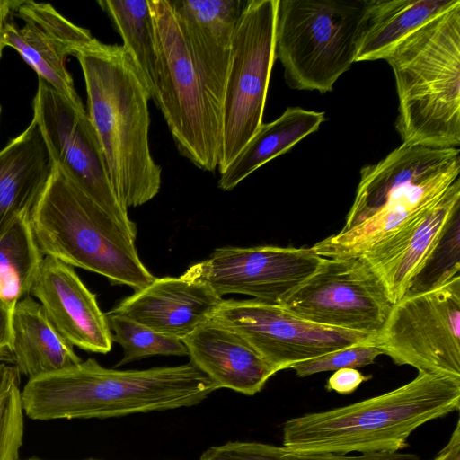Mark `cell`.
<instances>
[{
  "label": "cell",
  "instance_id": "8992f818",
  "mask_svg": "<svg viewBox=\"0 0 460 460\" xmlns=\"http://www.w3.org/2000/svg\"><path fill=\"white\" fill-rule=\"evenodd\" d=\"M30 221L45 256L135 291L155 278L141 261L136 238L55 165Z\"/></svg>",
  "mask_w": 460,
  "mask_h": 460
},
{
  "label": "cell",
  "instance_id": "d590c367",
  "mask_svg": "<svg viewBox=\"0 0 460 460\" xmlns=\"http://www.w3.org/2000/svg\"><path fill=\"white\" fill-rule=\"evenodd\" d=\"M23 460H43V459H40V458H38V457H30V458H27V459H23ZM88 460H96V459H88Z\"/></svg>",
  "mask_w": 460,
  "mask_h": 460
},
{
  "label": "cell",
  "instance_id": "277c9868",
  "mask_svg": "<svg viewBox=\"0 0 460 460\" xmlns=\"http://www.w3.org/2000/svg\"><path fill=\"white\" fill-rule=\"evenodd\" d=\"M459 407L460 377L419 371L411 381L385 394L288 420L282 446L312 454L398 452L418 428Z\"/></svg>",
  "mask_w": 460,
  "mask_h": 460
},
{
  "label": "cell",
  "instance_id": "7c38bea8",
  "mask_svg": "<svg viewBox=\"0 0 460 460\" xmlns=\"http://www.w3.org/2000/svg\"><path fill=\"white\" fill-rule=\"evenodd\" d=\"M321 325L377 336L394 304L362 257L325 258L282 305Z\"/></svg>",
  "mask_w": 460,
  "mask_h": 460
},
{
  "label": "cell",
  "instance_id": "8fae6325",
  "mask_svg": "<svg viewBox=\"0 0 460 460\" xmlns=\"http://www.w3.org/2000/svg\"><path fill=\"white\" fill-rule=\"evenodd\" d=\"M32 108L54 165L136 238V224L113 190L100 140L84 105L72 103L39 78Z\"/></svg>",
  "mask_w": 460,
  "mask_h": 460
},
{
  "label": "cell",
  "instance_id": "7402d4cb",
  "mask_svg": "<svg viewBox=\"0 0 460 460\" xmlns=\"http://www.w3.org/2000/svg\"><path fill=\"white\" fill-rule=\"evenodd\" d=\"M11 355L13 366L29 379L82 361L49 322L40 304L30 296L20 299L14 307Z\"/></svg>",
  "mask_w": 460,
  "mask_h": 460
},
{
  "label": "cell",
  "instance_id": "d6986e66",
  "mask_svg": "<svg viewBox=\"0 0 460 460\" xmlns=\"http://www.w3.org/2000/svg\"><path fill=\"white\" fill-rule=\"evenodd\" d=\"M200 75L222 116L232 41L248 0H170Z\"/></svg>",
  "mask_w": 460,
  "mask_h": 460
},
{
  "label": "cell",
  "instance_id": "ffe728a7",
  "mask_svg": "<svg viewBox=\"0 0 460 460\" xmlns=\"http://www.w3.org/2000/svg\"><path fill=\"white\" fill-rule=\"evenodd\" d=\"M190 363L217 387L245 395L262 390L276 371L243 338L208 319L182 339Z\"/></svg>",
  "mask_w": 460,
  "mask_h": 460
},
{
  "label": "cell",
  "instance_id": "603a6c76",
  "mask_svg": "<svg viewBox=\"0 0 460 460\" xmlns=\"http://www.w3.org/2000/svg\"><path fill=\"white\" fill-rule=\"evenodd\" d=\"M459 0H366L355 62L384 59L403 39Z\"/></svg>",
  "mask_w": 460,
  "mask_h": 460
},
{
  "label": "cell",
  "instance_id": "836d02e7",
  "mask_svg": "<svg viewBox=\"0 0 460 460\" xmlns=\"http://www.w3.org/2000/svg\"><path fill=\"white\" fill-rule=\"evenodd\" d=\"M432 460H460V420L458 419L455 429L447 445Z\"/></svg>",
  "mask_w": 460,
  "mask_h": 460
},
{
  "label": "cell",
  "instance_id": "f1b7e54d",
  "mask_svg": "<svg viewBox=\"0 0 460 460\" xmlns=\"http://www.w3.org/2000/svg\"><path fill=\"white\" fill-rule=\"evenodd\" d=\"M460 208L446 228L426 262L414 277L404 296L437 288L460 275Z\"/></svg>",
  "mask_w": 460,
  "mask_h": 460
},
{
  "label": "cell",
  "instance_id": "ac0fdd59",
  "mask_svg": "<svg viewBox=\"0 0 460 460\" xmlns=\"http://www.w3.org/2000/svg\"><path fill=\"white\" fill-rule=\"evenodd\" d=\"M458 208L459 179L429 212L361 255L382 281L394 305L404 296Z\"/></svg>",
  "mask_w": 460,
  "mask_h": 460
},
{
  "label": "cell",
  "instance_id": "1f68e13d",
  "mask_svg": "<svg viewBox=\"0 0 460 460\" xmlns=\"http://www.w3.org/2000/svg\"><path fill=\"white\" fill-rule=\"evenodd\" d=\"M370 378L371 376H364L356 368H341L334 371L328 378L325 388L340 394H349Z\"/></svg>",
  "mask_w": 460,
  "mask_h": 460
},
{
  "label": "cell",
  "instance_id": "8d00e7d4",
  "mask_svg": "<svg viewBox=\"0 0 460 460\" xmlns=\"http://www.w3.org/2000/svg\"><path fill=\"white\" fill-rule=\"evenodd\" d=\"M1 112H2V107H1V104H0V119H1Z\"/></svg>",
  "mask_w": 460,
  "mask_h": 460
},
{
  "label": "cell",
  "instance_id": "30bf717a",
  "mask_svg": "<svg viewBox=\"0 0 460 460\" xmlns=\"http://www.w3.org/2000/svg\"><path fill=\"white\" fill-rule=\"evenodd\" d=\"M376 345L397 365L460 377V275L395 303Z\"/></svg>",
  "mask_w": 460,
  "mask_h": 460
},
{
  "label": "cell",
  "instance_id": "6da1fadb",
  "mask_svg": "<svg viewBox=\"0 0 460 460\" xmlns=\"http://www.w3.org/2000/svg\"><path fill=\"white\" fill-rule=\"evenodd\" d=\"M218 387L190 362L143 370H117L94 358L42 375L21 391L31 420L107 419L200 403Z\"/></svg>",
  "mask_w": 460,
  "mask_h": 460
},
{
  "label": "cell",
  "instance_id": "83f0119b",
  "mask_svg": "<svg viewBox=\"0 0 460 460\" xmlns=\"http://www.w3.org/2000/svg\"><path fill=\"white\" fill-rule=\"evenodd\" d=\"M112 341L119 343L123 356L115 367L151 356H188L182 340L161 334L123 316L106 314Z\"/></svg>",
  "mask_w": 460,
  "mask_h": 460
},
{
  "label": "cell",
  "instance_id": "7a4b0ae2",
  "mask_svg": "<svg viewBox=\"0 0 460 460\" xmlns=\"http://www.w3.org/2000/svg\"><path fill=\"white\" fill-rule=\"evenodd\" d=\"M75 58L113 190L127 209L143 205L157 195L162 182L149 146L150 96L143 79L122 45L94 38Z\"/></svg>",
  "mask_w": 460,
  "mask_h": 460
},
{
  "label": "cell",
  "instance_id": "484cf974",
  "mask_svg": "<svg viewBox=\"0 0 460 460\" xmlns=\"http://www.w3.org/2000/svg\"><path fill=\"white\" fill-rule=\"evenodd\" d=\"M42 260L30 217L18 219L0 234V297L16 304L29 296Z\"/></svg>",
  "mask_w": 460,
  "mask_h": 460
},
{
  "label": "cell",
  "instance_id": "d6a6232c",
  "mask_svg": "<svg viewBox=\"0 0 460 460\" xmlns=\"http://www.w3.org/2000/svg\"><path fill=\"white\" fill-rule=\"evenodd\" d=\"M15 305L0 297V361L12 362L11 343Z\"/></svg>",
  "mask_w": 460,
  "mask_h": 460
},
{
  "label": "cell",
  "instance_id": "2e32d148",
  "mask_svg": "<svg viewBox=\"0 0 460 460\" xmlns=\"http://www.w3.org/2000/svg\"><path fill=\"white\" fill-rule=\"evenodd\" d=\"M31 294L72 346L93 353L111 351L113 341L106 314L72 266L44 256Z\"/></svg>",
  "mask_w": 460,
  "mask_h": 460
},
{
  "label": "cell",
  "instance_id": "e575fe53",
  "mask_svg": "<svg viewBox=\"0 0 460 460\" xmlns=\"http://www.w3.org/2000/svg\"><path fill=\"white\" fill-rule=\"evenodd\" d=\"M18 1H0V32L3 22L13 13ZM3 50L0 49V58Z\"/></svg>",
  "mask_w": 460,
  "mask_h": 460
},
{
  "label": "cell",
  "instance_id": "4dcf8cb0",
  "mask_svg": "<svg viewBox=\"0 0 460 460\" xmlns=\"http://www.w3.org/2000/svg\"><path fill=\"white\" fill-rule=\"evenodd\" d=\"M384 352L375 341L362 343L341 349L323 356L293 365V369L299 377L314 374L336 371L341 368H359L375 362Z\"/></svg>",
  "mask_w": 460,
  "mask_h": 460
},
{
  "label": "cell",
  "instance_id": "e0dca14e",
  "mask_svg": "<svg viewBox=\"0 0 460 460\" xmlns=\"http://www.w3.org/2000/svg\"><path fill=\"white\" fill-rule=\"evenodd\" d=\"M222 300L206 284L182 274L155 278L108 313L182 340L210 319Z\"/></svg>",
  "mask_w": 460,
  "mask_h": 460
},
{
  "label": "cell",
  "instance_id": "9a60e30c",
  "mask_svg": "<svg viewBox=\"0 0 460 460\" xmlns=\"http://www.w3.org/2000/svg\"><path fill=\"white\" fill-rule=\"evenodd\" d=\"M24 21L19 27L10 18L1 28L0 49H14L38 74L60 94L75 105H83L71 75L66 69L68 56H75L94 38L74 24L51 4L18 1L13 12Z\"/></svg>",
  "mask_w": 460,
  "mask_h": 460
},
{
  "label": "cell",
  "instance_id": "4fadbf2b",
  "mask_svg": "<svg viewBox=\"0 0 460 460\" xmlns=\"http://www.w3.org/2000/svg\"><path fill=\"white\" fill-rule=\"evenodd\" d=\"M211 320L243 338L278 373L297 363L376 336L314 323L283 305L255 299L222 300Z\"/></svg>",
  "mask_w": 460,
  "mask_h": 460
},
{
  "label": "cell",
  "instance_id": "5b68a950",
  "mask_svg": "<svg viewBox=\"0 0 460 460\" xmlns=\"http://www.w3.org/2000/svg\"><path fill=\"white\" fill-rule=\"evenodd\" d=\"M394 75L395 128L402 144L460 145V1L400 41L384 58Z\"/></svg>",
  "mask_w": 460,
  "mask_h": 460
},
{
  "label": "cell",
  "instance_id": "5bb4252c",
  "mask_svg": "<svg viewBox=\"0 0 460 460\" xmlns=\"http://www.w3.org/2000/svg\"><path fill=\"white\" fill-rule=\"evenodd\" d=\"M323 259L310 247L225 246L190 266L184 275L206 284L220 297L241 294L282 305Z\"/></svg>",
  "mask_w": 460,
  "mask_h": 460
},
{
  "label": "cell",
  "instance_id": "4316f807",
  "mask_svg": "<svg viewBox=\"0 0 460 460\" xmlns=\"http://www.w3.org/2000/svg\"><path fill=\"white\" fill-rule=\"evenodd\" d=\"M199 460H422L414 453H371L356 456L312 454L255 441H228L208 447Z\"/></svg>",
  "mask_w": 460,
  "mask_h": 460
},
{
  "label": "cell",
  "instance_id": "cb8c5ba5",
  "mask_svg": "<svg viewBox=\"0 0 460 460\" xmlns=\"http://www.w3.org/2000/svg\"><path fill=\"white\" fill-rule=\"evenodd\" d=\"M325 120L323 111L288 107L278 119L262 123L246 146L220 173L218 188L231 190L259 167L286 153Z\"/></svg>",
  "mask_w": 460,
  "mask_h": 460
},
{
  "label": "cell",
  "instance_id": "44dd1931",
  "mask_svg": "<svg viewBox=\"0 0 460 460\" xmlns=\"http://www.w3.org/2000/svg\"><path fill=\"white\" fill-rule=\"evenodd\" d=\"M54 170L40 127L30 125L0 150V234L31 217Z\"/></svg>",
  "mask_w": 460,
  "mask_h": 460
},
{
  "label": "cell",
  "instance_id": "9c48e42d",
  "mask_svg": "<svg viewBox=\"0 0 460 460\" xmlns=\"http://www.w3.org/2000/svg\"><path fill=\"white\" fill-rule=\"evenodd\" d=\"M278 0H248L232 41L222 101L221 173L263 123L275 61Z\"/></svg>",
  "mask_w": 460,
  "mask_h": 460
},
{
  "label": "cell",
  "instance_id": "f546056e",
  "mask_svg": "<svg viewBox=\"0 0 460 460\" xmlns=\"http://www.w3.org/2000/svg\"><path fill=\"white\" fill-rule=\"evenodd\" d=\"M20 375L14 366L0 364V460H19L22 445Z\"/></svg>",
  "mask_w": 460,
  "mask_h": 460
},
{
  "label": "cell",
  "instance_id": "52a82bcc",
  "mask_svg": "<svg viewBox=\"0 0 460 460\" xmlns=\"http://www.w3.org/2000/svg\"><path fill=\"white\" fill-rule=\"evenodd\" d=\"M156 31V95L154 102L179 153L196 167L218 166L222 116L193 59L170 0H148Z\"/></svg>",
  "mask_w": 460,
  "mask_h": 460
},
{
  "label": "cell",
  "instance_id": "ba28073f",
  "mask_svg": "<svg viewBox=\"0 0 460 460\" xmlns=\"http://www.w3.org/2000/svg\"><path fill=\"white\" fill-rule=\"evenodd\" d=\"M366 0H278L275 58L294 90L332 92L356 58Z\"/></svg>",
  "mask_w": 460,
  "mask_h": 460
},
{
  "label": "cell",
  "instance_id": "d4e9b609",
  "mask_svg": "<svg viewBox=\"0 0 460 460\" xmlns=\"http://www.w3.org/2000/svg\"><path fill=\"white\" fill-rule=\"evenodd\" d=\"M120 35L153 102L156 95L157 40L148 0H99Z\"/></svg>",
  "mask_w": 460,
  "mask_h": 460
},
{
  "label": "cell",
  "instance_id": "3957f363",
  "mask_svg": "<svg viewBox=\"0 0 460 460\" xmlns=\"http://www.w3.org/2000/svg\"><path fill=\"white\" fill-rule=\"evenodd\" d=\"M459 173L458 147L402 144L361 168L344 226L310 248L325 258L361 256L429 212Z\"/></svg>",
  "mask_w": 460,
  "mask_h": 460
}]
</instances>
